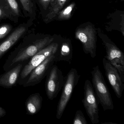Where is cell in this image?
Instances as JSON below:
<instances>
[{
    "label": "cell",
    "instance_id": "16",
    "mask_svg": "<svg viewBox=\"0 0 124 124\" xmlns=\"http://www.w3.org/2000/svg\"><path fill=\"white\" fill-rule=\"evenodd\" d=\"M14 17L21 16L18 4L16 0H3Z\"/></svg>",
    "mask_w": 124,
    "mask_h": 124
},
{
    "label": "cell",
    "instance_id": "5",
    "mask_svg": "<svg viewBox=\"0 0 124 124\" xmlns=\"http://www.w3.org/2000/svg\"><path fill=\"white\" fill-rule=\"evenodd\" d=\"M84 97L82 102L86 113L93 124L99 123L98 101L92 83L89 80L85 82Z\"/></svg>",
    "mask_w": 124,
    "mask_h": 124
},
{
    "label": "cell",
    "instance_id": "12",
    "mask_svg": "<svg viewBox=\"0 0 124 124\" xmlns=\"http://www.w3.org/2000/svg\"><path fill=\"white\" fill-rule=\"evenodd\" d=\"M26 30V28L24 26L19 27L7 39L0 43V59L21 39Z\"/></svg>",
    "mask_w": 124,
    "mask_h": 124
},
{
    "label": "cell",
    "instance_id": "15",
    "mask_svg": "<svg viewBox=\"0 0 124 124\" xmlns=\"http://www.w3.org/2000/svg\"><path fill=\"white\" fill-rule=\"evenodd\" d=\"M66 1L67 0H55L51 5L50 12L45 17L44 21L48 23L52 21L63 8Z\"/></svg>",
    "mask_w": 124,
    "mask_h": 124
},
{
    "label": "cell",
    "instance_id": "24",
    "mask_svg": "<svg viewBox=\"0 0 124 124\" xmlns=\"http://www.w3.org/2000/svg\"><path fill=\"white\" fill-rule=\"evenodd\" d=\"M54 0H51V1L50 2L51 5L53 3V2H54Z\"/></svg>",
    "mask_w": 124,
    "mask_h": 124
},
{
    "label": "cell",
    "instance_id": "23",
    "mask_svg": "<svg viewBox=\"0 0 124 124\" xmlns=\"http://www.w3.org/2000/svg\"><path fill=\"white\" fill-rule=\"evenodd\" d=\"M6 114H7V112L5 109L0 106V118L5 116Z\"/></svg>",
    "mask_w": 124,
    "mask_h": 124
},
{
    "label": "cell",
    "instance_id": "10",
    "mask_svg": "<svg viewBox=\"0 0 124 124\" xmlns=\"http://www.w3.org/2000/svg\"><path fill=\"white\" fill-rule=\"evenodd\" d=\"M103 63L106 77L117 97L120 98L124 90V82L122 80L117 69L105 58L103 59Z\"/></svg>",
    "mask_w": 124,
    "mask_h": 124
},
{
    "label": "cell",
    "instance_id": "2",
    "mask_svg": "<svg viewBox=\"0 0 124 124\" xmlns=\"http://www.w3.org/2000/svg\"><path fill=\"white\" fill-rule=\"evenodd\" d=\"M91 73L92 85L99 103L104 111L113 110L114 106L111 96L99 66L94 67Z\"/></svg>",
    "mask_w": 124,
    "mask_h": 124
},
{
    "label": "cell",
    "instance_id": "6",
    "mask_svg": "<svg viewBox=\"0 0 124 124\" xmlns=\"http://www.w3.org/2000/svg\"><path fill=\"white\" fill-rule=\"evenodd\" d=\"M45 90L48 98L53 100L55 98L62 89L64 78L61 70L58 66L54 64L46 75Z\"/></svg>",
    "mask_w": 124,
    "mask_h": 124
},
{
    "label": "cell",
    "instance_id": "4",
    "mask_svg": "<svg viewBox=\"0 0 124 124\" xmlns=\"http://www.w3.org/2000/svg\"><path fill=\"white\" fill-rule=\"evenodd\" d=\"M58 46V43L53 42L32 57L22 69L18 83L22 85L24 81L34 68L42 63L47 58L55 54Z\"/></svg>",
    "mask_w": 124,
    "mask_h": 124
},
{
    "label": "cell",
    "instance_id": "19",
    "mask_svg": "<svg viewBox=\"0 0 124 124\" xmlns=\"http://www.w3.org/2000/svg\"><path fill=\"white\" fill-rule=\"evenodd\" d=\"M24 11L29 16L34 13V6L32 0H20Z\"/></svg>",
    "mask_w": 124,
    "mask_h": 124
},
{
    "label": "cell",
    "instance_id": "22",
    "mask_svg": "<svg viewBox=\"0 0 124 124\" xmlns=\"http://www.w3.org/2000/svg\"><path fill=\"white\" fill-rule=\"evenodd\" d=\"M51 0H39L41 5L44 9H47L50 3Z\"/></svg>",
    "mask_w": 124,
    "mask_h": 124
},
{
    "label": "cell",
    "instance_id": "17",
    "mask_svg": "<svg viewBox=\"0 0 124 124\" xmlns=\"http://www.w3.org/2000/svg\"><path fill=\"white\" fill-rule=\"evenodd\" d=\"M14 17L3 0H0V19L8 18L14 20Z\"/></svg>",
    "mask_w": 124,
    "mask_h": 124
},
{
    "label": "cell",
    "instance_id": "11",
    "mask_svg": "<svg viewBox=\"0 0 124 124\" xmlns=\"http://www.w3.org/2000/svg\"><path fill=\"white\" fill-rule=\"evenodd\" d=\"M23 63H19L0 75V86L6 88H12L17 84Z\"/></svg>",
    "mask_w": 124,
    "mask_h": 124
},
{
    "label": "cell",
    "instance_id": "1",
    "mask_svg": "<svg viewBox=\"0 0 124 124\" xmlns=\"http://www.w3.org/2000/svg\"><path fill=\"white\" fill-rule=\"evenodd\" d=\"M54 40L53 38L47 37L35 40L24 41L10 54L3 67V70L6 71L19 64H24Z\"/></svg>",
    "mask_w": 124,
    "mask_h": 124
},
{
    "label": "cell",
    "instance_id": "18",
    "mask_svg": "<svg viewBox=\"0 0 124 124\" xmlns=\"http://www.w3.org/2000/svg\"><path fill=\"white\" fill-rule=\"evenodd\" d=\"M75 5V3H72L65 9L61 11H59L58 14L59 19L61 20H67L69 19L71 16L72 11Z\"/></svg>",
    "mask_w": 124,
    "mask_h": 124
},
{
    "label": "cell",
    "instance_id": "21",
    "mask_svg": "<svg viewBox=\"0 0 124 124\" xmlns=\"http://www.w3.org/2000/svg\"><path fill=\"white\" fill-rule=\"evenodd\" d=\"M12 29V26L10 24H5L0 27V40L8 34Z\"/></svg>",
    "mask_w": 124,
    "mask_h": 124
},
{
    "label": "cell",
    "instance_id": "14",
    "mask_svg": "<svg viewBox=\"0 0 124 124\" xmlns=\"http://www.w3.org/2000/svg\"><path fill=\"white\" fill-rule=\"evenodd\" d=\"M55 55L56 62H67L70 63L72 58V48L69 42H65L62 44L61 47L58 46Z\"/></svg>",
    "mask_w": 124,
    "mask_h": 124
},
{
    "label": "cell",
    "instance_id": "3",
    "mask_svg": "<svg viewBox=\"0 0 124 124\" xmlns=\"http://www.w3.org/2000/svg\"><path fill=\"white\" fill-rule=\"evenodd\" d=\"M80 75L77 70L71 69L64 78L62 87L61 95L58 103L56 109V117L58 119L61 118L72 95L73 90L78 84Z\"/></svg>",
    "mask_w": 124,
    "mask_h": 124
},
{
    "label": "cell",
    "instance_id": "9",
    "mask_svg": "<svg viewBox=\"0 0 124 124\" xmlns=\"http://www.w3.org/2000/svg\"><path fill=\"white\" fill-rule=\"evenodd\" d=\"M75 37L82 44L85 53L90 54L93 58H95L96 38L95 30L91 26L78 29L75 33Z\"/></svg>",
    "mask_w": 124,
    "mask_h": 124
},
{
    "label": "cell",
    "instance_id": "8",
    "mask_svg": "<svg viewBox=\"0 0 124 124\" xmlns=\"http://www.w3.org/2000/svg\"><path fill=\"white\" fill-rule=\"evenodd\" d=\"M105 46L107 60L117 70L122 80L124 82V55L119 48L109 40L102 38Z\"/></svg>",
    "mask_w": 124,
    "mask_h": 124
},
{
    "label": "cell",
    "instance_id": "13",
    "mask_svg": "<svg viewBox=\"0 0 124 124\" xmlns=\"http://www.w3.org/2000/svg\"><path fill=\"white\" fill-rule=\"evenodd\" d=\"M42 102V97L39 93L30 95L25 103L27 114L32 115L37 114L41 109Z\"/></svg>",
    "mask_w": 124,
    "mask_h": 124
},
{
    "label": "cell",
    "instance_id": "7",
    "mask_svg": "<svg viewBox=\"0 0 124 124\" xmlns=\"http://www.w3.org/2000/svg\"><path fill=\"white\" fill-rule=\"evenodd\" d=\"M55 62L56 58L54 54L47 58L30 72L23 82V87H27L34 86L40 83Z\"/></svg>",
    "mask_w": 124,
    "mask_h": 124
},
{
    "label": "cell",
    "instance_id": "20",
    "mask_svg": "<svg viewBox=\"0 0 124 124\" xmlns=\"http://www.w3.org/2000/svg\"><path fill=\"white\" fill-rule=\"evenodd\" d=\"M74 124H87L88 123L82 111L77 110L73 120Z\"/></svg>",
    "mask_w": 124,
    "mask_h": 124
}]
</instances>
